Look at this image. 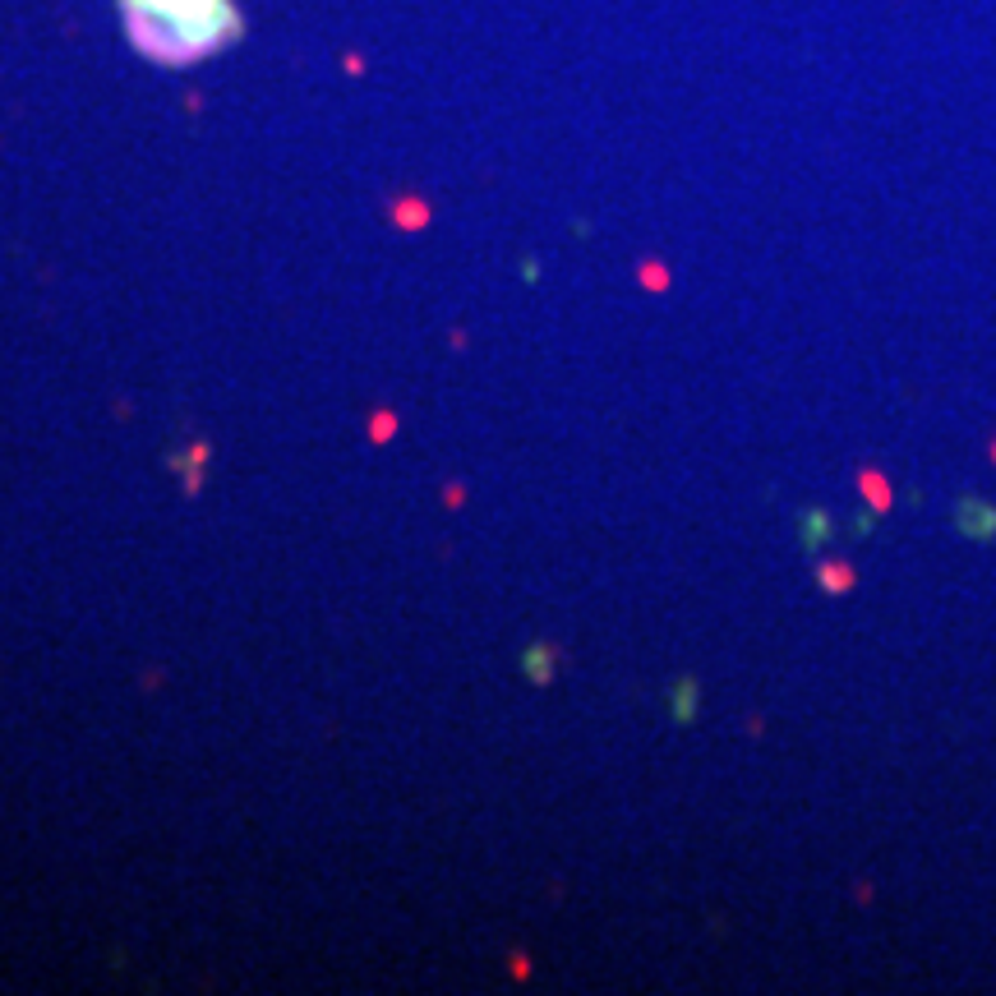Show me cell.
<instances>
[{
	"label": "cell",
	"mask_w": 996,
	"mask_h": 996,
	"mask_svg": "<svg viewBox=\"0 0 996 996\" xmlns=\"http://www.w3.org/2000/svg\"><path fill=\"white\" fill-rule=\"evenodd\" d=\"M144 42L162 46L167 56H189L222 37L227 0H129Z\"/></svg>",
	"instance_id": "6da1fadb"
},
{
	"label": "cell",
	"mask_w": 996,
	"mask_h": 996,
	"mask_svg": "<svg viewBox=\"0 0 996 996\" xmlns=\"http://www.w3.org/2000/svg\"><path fill=\"white\" fill-rule=\"evenodd\" d=\"M955 526H960L969 540L987 544V540H996V508L987 503V498H978V493H964L960 503H955Z\"/></svg>",
	"instance_id": "7a4b0ae2"
}]
</instances>
